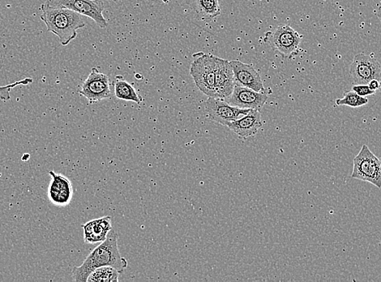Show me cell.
Masks as SVG:
<instances>
[{
	"instance_id": "cell-1",
	"label": "cell",
	"mask_w": 381,
	"mask_h": 282,
	"mask_svg": "<svg viewBox=\"0 0 381 282\" xmlns=\"http://www.w3.org/2000/svg\"><path fill=\"white\" fill-rule=\"evenodd\" d=\"M105 266L115 267L120 274L128 267V261L119 252L118 234L113 229L105 241L92 250L81 266L74 267L72 279L76 282H87L92 271Z\"/></svg>"
},
{
	"instance_id": "cell-2",
	"label": "cell",
	"mask_w": 381,
	"mask_h": 282,
	"mask_svg": "<svg viewBox=\"0 0 381 282\" xmlns=\"http://www.w3.org/2000/svg\"><path fill=\"white\" fill-rule=\"evenodd\" d=\"M40 19L48 30L57 35L60 44L67 46L77 37V30L86 26L84 16L67 8H40Z\"/></svg>"
},
{
	"instance_id": "cell-3",
	"label": "cell",
	"mask_w": 381,
	"mask_h": 282,
	"mask_svg": "<svg viewBox=\"0 0 381 282\" xmlns=\"http://www.w3.org/2000/svg\"><path fill=\"white\" fill-rule=\"evenodd\" d=\"M40 8H67L90 18L101 29L108 26L104 16L105 4L101 0H46Z\"/></svg>"
},
{
	"instance_id": "cell-4",
	"label": "cell",
	"mask_w": 381,
	"mask_h": 282,
	"mask_svg": "<svg viewBox=\"0 0 381 282\" xmlns=\"http://www.w3.org/2000/svg\"><path fill=\"white\" fill-rule=\"evenodd\" d=\"M197 55L198 57L190 64V76L202 93L208 97H217L215 55Z\"/></svg>"
},
{
	"instance_id": "cell-5",
	"label": "cell",
	"mask_w": 381,
	"mask_h": 282,
	"mask_svg": "<svg viewBox=\"0 0 381 282\" xmlns=\"http://www.w3.org/2000/svg\"><path fill=\"white\" fill-rule=\"evenodd\" d=\"M351 178L368 182L381 188V160L364 145L354 159Z\"/></svg>"
},
{
	"instance_id": "cell-6",
	"label": "cell",
	"mask_w": 381,
	"mask_h": 282,
	"mask_svg": "<svg viewBox=\"0 0 381 282\" xmlns=\"http://www.w3.org/2000/svg\"><path fill=\"white\" fill-rule=\"evenodd\" d=\"M264 41L283 57L290 58L298 52L301 36L291 26L281 25L273 31L267 32Z\"/></svg>"
},
{
	"instance_id": "cell-7",
	"label": "cell",
	"mask_w": 381,
	"mask_h": 282,
	"mask_svg": "<svg viewBox=\"0 0 381 282\" xmlns=\"http://www.w3.org/2000/svg\"><path fill=\"white\" fill-rule=\"evenodd\" d=\"M110 78L97 68H92L89 76L83 82L78 93L85 97L90 104H95L105 99H110Z\"/></svg>"
},
{
	"instance_id": "cell-8",
	"label": "cell",
	"mask_w": 381,
	"mask_h": 282,
	"mask_svg": "<svg viewBox=\"0 0 381 282\" xmlns=\"http://www.w3.org/2000/svg\"><path fill=\"white\" fill-rule=\"evenodd\" d=\"M350 74L355 84H369L371 80L381 79V66L371 55L357 54L351 64Z\"/></svg>"
},
{
	"instance_id": "cell-9",
	"label": "cell",
	"mask_w": 381,
	"mask_h": 282,
	"mask_svg": "<svg viewBox=\"0 0 381 282\" xmlns=\"http://www.w3.org/2000/svg\"><path fill=\"white\" fill-rule=\"evenodd\" d=\"M251 110L235 107L227 103L225 99L217 97H208L206 103V111L208 117L212 121L225 126L228 122L236 121L247 115Z\"/></svg>"
},
{
	"instance_id": "cell-10",
	"label": "cell",
	"mask_w": 381,
	"mask_h": 282,
	"mask_svg": "<svg viewBox=\"0 0 381 282\" xmlns=\"http://www.w3.org/2000/svg\"><path fill=\"white\" fill-rule=\"evenodd\" d=\"M225 100L237 108L261 111L266 104L268 95L235 84L233 92Z\"/></svg>"
},
{
	"instance_id": "cell-11",
	"label": "cell",
	"mask_w": 381,
	"mask_h": 282,
	"mask_svg": "<svg viewBox=\"0 0 381 282\" xmlns=\"http://www.w3.org/2000/svg\"><path fill=\"white\" fill-rule=\"evenodd\" d=\"M50 182L48 187V197L54 205L68 206L73 196L72 185L65 176L50 171Z\"/></svg>"
},
{
	"instance_id": "cell-12",
	"label": "cell",
	"mask_w": 381,
	"mask_h": 282,
	"mask_svg": "<svg viewBox=\"0 0 381 282\" xmlns=\"http://www.w3.org/2000/svg\"><path fill=\"white\" fill-rule=\"evenodd\" d=\"M215 62V87L217 98L226 99L235 86L233 69L227 59L217 57Z\"/></svg>"
},
{
	"instance_id": "cell-13",
	"label": "cell",
	"mask_w": 381,
	"mask_h": 282,
	"mask_svg": "<svg viewBox=\"0 0 381 282\" xmlns=\"http://www.w3.org/2000/svg\"><path fill=\"white\" fill-rule=\"evenodd\" d=\"M233 69L235 84L257 92H266L261 76L252 64L240 61L230 62Z\"/></svg>"
},
{
	"instance_id": "cell-14",
	"label": "cell",
	"mask_w": 381,
	"mask_h": 282,
	"mask_svg": "<svg viewBox=\"0 0 381 282\" xmlns=\"http://www.w3.org/2000/svg\"><path fill=\"white\" fill-rule=\"evenodd\" d=\"M262 124L260 111L251 110L247 115L236 121L227 123L226 126L233 131L242 140H247L248 138L257 135Z\"/></svg>"
},
{
	"instance_id": "cell-15",
	"label": "cell",
	"mask_w": 381,
	"mask_h": 282,
	"mask_svg": "<svg viewBox=\"0 0 381 282\" xmlns=\"http://www.w3.org/2000/svg\"><path fill=\"white\" fill-rule=\"evenodd\" d=\"M82 228L86 243H101L105 241L110 231L113 229L111 217L106 216L92 220L82 225Z\"/></svg>"
},
{
	"instance_id": "cell-16",
	"label": "cell",
	"mask_w": 381,
	"mask_h": 282,
	"mask_svg": "<svg viewBox=\"0 0 381 282\" xmlns=\"http://www.w3.org/2000/svg\"><path fill=\"white\" fill-rule=\"evenodd\" d=\"M185 3L203 21H211L221 15L220 0H185Z\"/></svg>"
},
{
	"instance_id": "cell-17",
	"label": "cell",
	"mask_w": 381,
	"mask_h": 282,
	"mask_svg": "<svg viewBox=\"0 0 381 282\" xmlns=\"http://www.w3.org/2000/svg\"><path fill=\"white\" fill-rule=\"evenodd\" d=\"M115 95L121 100L133 101L140 104L144 100L136 89L121 75L115 77L114 82Z\"/></svg>"
},
{
	"instance_id": "cell-18",
	"label": "cell",
	"mask_w": 381,
	"mask_h": 282,
	"mask_svg": "<svg viewBox=\"0 0 381 282\" xmlns=\"http://www.w3.org/2000/svg\"><path fill=\"white\" fill-rule=\"evenodd\" d=\"M119 274L113 267H101L92 272L87 282H118Z\"/></svg>"
},
{
	"instance_id": "cell-19",
	"label": "cell",
	"mask_w": 381,
	"mask_h": 282,
	"mask_svg": "<svg viewBox=\"0 0 381 282\" xmlns=\"http://www.w3.org/2000/svg\"><path fill=\"white\" fill-rule=\"evenodd\" d=\"M337 106H348L350 108H360L369 104V100L367 97H362L358 95L354 91H348L344 93L342 99H337L335 101Z\"/></svg>"
},
{
	"instance_id": "cell-20",
	"label": "cell",
	"mask_w": 381,
	"mask_h": 282,
	"mask_svg": "<svg viewBox=\"0 0 381 282\" xmlns=\"http://www.w3.org/2000/svg\"><path fill=\"white\" fill-rule=\"evenodd\" d=\"M32 78L26 77L25 79L17 81L7 86H0V100L3 101H8L11 99L10 92L14 87L17 86H26L31 84Z\"/></svg>"
},
{
	"instance_id": "cell-21",
	"label": "cell",
	"mask_w": 381,
	"mask_h": 282,
	"mask_svg": "<svg viewBox=\"0 0 381 282\" xmlns=\"http://www.w3.org/2000/svg\"><path fill=\"white\" fill-rule=\"evenodd\" d=\"M351 90L354 91L358 95H360L362 97H367L376 94L375 91L370 89V87L368 84H355L352 86Z\"/></svg>"
},
{
	"instance_id": "cell-22",
	"label": "cell",
	"mask_w": 381,
	"mask_h": 282,
	"mask_svg": "<svg viewBox=\"0 0 381 282\" xmlns=\"http://www.w3.org/2000/svg\"><path fill=\"white\" fill-rule=\"evenodd\" d=\"M368 85L371 90L378 92L381 86V83L379 80L374 79L369 82Z\"/></svg>"
},
{
	"instance_id": "cell-23",
	"label": "cell",
	"mask_w": 381,
	"mask_h": 282,
	"mask_svg": "<svg viewBox=\"0 0 381 282\" xmlns=\"http://www.w3.org/2000/svg\"><path fill=\"white\" fill-rule=\"evenodd\" d=\"M376 16H378L379 20L381 21V6L378 8V12H376Z\"/></svg>"
},
{
	"instance_id": "cell-24",
	"label": "cell",
	"mask_w": 381,
	"mask_h": 282,
	"mask_svg": "<svg viewBox=\"0 0 381 282\" xmlns=\"http://www.w3.org/2000/svg\"><path fill=\"white\" fill-rule=\"evenodd\" d=\"M101 1H114V2H118L120 1V0H101Z\"/></svg>"
}]
</instances>
